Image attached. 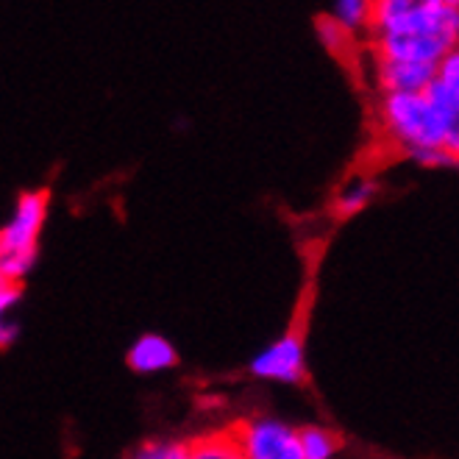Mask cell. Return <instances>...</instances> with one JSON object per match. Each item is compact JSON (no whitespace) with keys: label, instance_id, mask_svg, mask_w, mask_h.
<instances>
[{"label":"cell","instance_id":"cell-1","mask_svg":"<svg viewBox=\"0 0 459 459\" xmlns=\"http://www.w3.org/2000/svg\"><path fill=\"white\" fill-rule=\"evenodd\" d=\"M456 45L459 0H373V56L440 67Z\"/></svg>","mask_w":459,"mask_h":459},{"label":"cell","instance_id":"cell-2","mask_svg":"<svg viewBox=\"0 0 459 459\" xmlns=\"http://www.w3.org/2000/svg\"><path fill=\"white\" fill-rule=\"evenodd\" d=\"M373 123L379 140L393 153L410 156L426 168L451 165L446 153V126L429 92L376 95Z\"/></svg>","mask_w":459,"mask_h":459},{"label":"cell","instance_id":"cell-3","mask_svg":"<svg viewBox=\"0 0 459 459\" xmlns=\"http://www.w3.org/2000/svg\"><path fill=\"white\" fill-rule=\"evenodd\" d=\"M48 190H25L14 201L12 218L0 231V276H4V281L22 284V279L31 273L39 234L48 218Z\"/></svg>","mask_w":459,"mask_h":459},{"label":"cell","instance_id":"cell-4","mask_svg":"<svg viewBox=\"0 0 459 459\" xmlns=\"http://www.w3.org/2000/svg\"><path fill=\"white\" fill-rule=\"evenodd\" d=\"M246 459H304L301 429L279 418L251 415L229 426Z\"/></svg>","mask_w":459,"mask_h":459},{"label":"cell","instance_id":"cell-5","mask_svg":"<svg viewBox=\"0 0 459 459\" xmlns=\"http://www.w3.org/2000/svg\"><path fill=\"white\" fill-rule=\"evenodd\" d=\"M248 370L256 379L279 382V385H299L307 379V351L299 332H287L279 340H273L267 348L251 359Z\"/></svg>","mask_w":459,"mask_h":459},{"label":"cell","instance_id":"cell-6","mask_svg":"<svg viewBox=\"0 0 459 459\" xmlns=\"http://www.w3.org/2000/svg\"><path fill=\"white\" fill-rule=\"evenodd\" d=\"M370 70H373V87L376 95H403V92H429L437 81V67L385 59L370 53Z\"/></svg>","mask_w":459,"mask_h":459},{"label":"cell","instance_id":"cell-7","mask_svg":"<svg viewBox=\"0 0 459 459\" xmlns=\"http://www.w3.org/2000/svg\"><path fill=\"white\" fill-rule=\"evenodd\" d=\"M373 29V0H340L320 17L323 42H351L362 39L368 45Z\"/></svg>","mask_w":459,"mask_h":459},{"label":"cell","instance_id":"cell-8","mask_svg":"<svg viewBox=\"0 0 459 459\" xmlns=\"http://www.w3.org/2000/svg\"><path fill=\"white\" fill-rule=\"evenodd\" d=\"M126 362L134 373H143V376H151V373H161V370H170L176 368L178 362V351L176 345L161 337V334H143L131 342L128 354H126Z\"/></svg>","mask_w":459,"mask_h":459},{"label":"cell","instance_id":"cell-9","mask_svg":"<svg viewBox=\"0 0 459 459\" xmlns=\"http://www.w3.org/2000/svg\"><path fill=\"white\" fill-rule=\"evenodd\" d=\"M376 193H379V184H376L373 173H368V170L348 173L332 198L334 218H354L357 212H362L376 198Z\"/></svg>","mask_w":459,"mask_h":459},{"label":"cell","instance_id":"cell-10","mask_svg":"<svg viewBox=\"0 0 459 459\" xmlns=\"http://www.w3.org/2000/svg\"><path fill=\"white\" fill-rule=\"evenodd\" d=\"M184 459H246V456H242L231 429L226 426L184 440Z\"/></svg>","mask_w":459,"mask_h":459},{"label":"cell","instance_id":"cell-11","mask_svg":"<svg viewBox=\"0 0 459 459\" xmlns=\"http://www.w3.org/2000/svg\"><path fill=\"white\" fill-rule=\"evenodd\" d=\"M429 95L437 103L443 126H446V153L451 159V165H459V92H454V90H448L435 81Z\"/></svg>","mask_w":459,"mask_h":459},{"label":"cell","instance_id":"cell-12","mask_svg":"<svg viewBox=\"0 0 459 459\" xmlns=\"http://www.w3.org/2000/svg\"><path fill=\"white\" fill-rule=\"evenodd\" d=\"M304 459H337L342 451V437L329 426H301Z\"/></svg>","mask_w":459,"mask_h":459},{"label":"cell","instance_id":"cell-13","mask_svg":"<svg viewBox=\"0 0 459 459\" xmlns=\"http://www.w3.org/2000/svg\"><path fill=\"white\" fill-rule=\"evenodd\" d=\"M128 459H184V440H148Z\"/></svg>","mask_w":459,"mask_h":459},{"label":"cell","instance_id":"cell-14","mask_svg":"<svg viewBox=\"0 0 459 459\" xmlns=\"http://www.w3.org/2000/svg\"><path fill=\"white\" fill-rule=\"evenodd\" d=\"M437 84L459 92V45L448 50V56L437 67Z\"/></svg>","mask_w":459,"mask_h":459},{"label":"cell","instance_id":"cell-15","mask_svg":"<svg viewBox=\"0 0 459 459\" xmlns=\"http://www.w3.org/2000/svg\"><path fill=\"white\" fill-rule=\"evenodd\" d=\"M20 295H22V284H17V281H0V309L9 312L12 307H17Z\"/></svg>","mask_w":459,"mask_h":459},{"label":"cell","instance_id":"cell-16","mask_svg":"<svg viewBox=\"0 0 459 459\" xmlns=\"http://www.w3.org/2000/svg\"><path fill=\"white\" fill-rule=\"evenodd\" d=\"M0 337H4V348L12 345V337H17V326L12 320H4V329H0Z\"/></svg>","mask_w":459,"mask_h":459}]
</instances>
